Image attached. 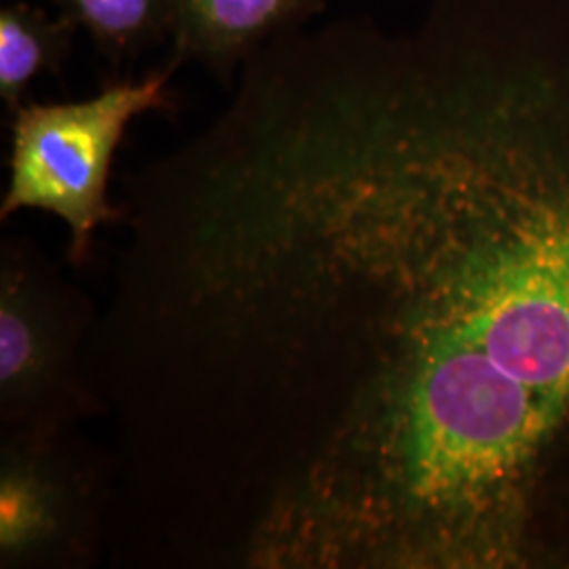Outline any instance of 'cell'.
Here are the masks:
<instances>
[{"instance_id":"cell-3","label":"cell","mask_w":569,"mask_h":569,"mask_svg":"<svg viewBox=\"0 0 569 569\" xmlns=\"http://www.w3.org/2000/svg\"><path fill=\"white\" fill-rule=\"evenodd\" d=\"M0 399L13 435L60 437L93 403L82 371L91 315L42 260L16 247L2 258Z\"/></svg>"},{"instance_id":"cell-2","label":"cell","mask_w":569,"mask_h":569,"mask_svg":"<svg viewBox=\"0 0 569 569\" xmlns=\"http://www.w3.org/2000/svg\"><path fill=\"white\" fill-rule=\"evenodd\" d=\"M178 61L81 102L23 103L13 121L2 220L20 209L58 216L70 228V260L84 262L96 230L121 218L108 201V182L122 136L136 117L167 103V81Z\"/></svg>"},{"instance_id":"cell-6","label":"cell","mask_w":569,"mask_h":569,"mask_svg":"<svg viewBox=\"0 0 569 569\" xmlns=\"http://www.w3.org/2000/svg\"><path fill=\"white\" fill-rule=\"evenodd\" d=\"M77 26L34 4L13 2L0 11V98L13 112L44 72H60Z\"/></svg>"},{"instance_id":"cell-5","label":"cell","mask_w":569,"mask_h":569,"mask_svg":"<svg viewBox=\"0 0 569 569\" xmlns=\"http://www.w3.org/2000/svg\"><path fill=\"white\" fill-rule=\"evenodd\" d=\"M331 0H171L176 58L226 70Z\"/></svg>"},{"instance_id":"cell-7","label":"cell","mask_w":569,"mask_h":569,"mask_svg":"<svg viewBox=\"0 0 569 569\" xmlns=\"http://www.w3.org/2000/svg\"><path fill=\"white\" fill-rule=\"evenodd\" d=\"M103 56L121 61L173 32L171 0H53Z\"/></svg>"},{"instance_id":"cell-1","label":"cell","mask_w":569,"mask_h":569,"mask_svg":"<svg viewBox=\"0 0 569 569\" xmlns=\"http://www.w3.org/2000/svg\"><path fill=\"white\" fill-rule=\"evenodd\" d=\"M481 100L430 89L327 188L293 262L306 350L363 388L467 350L569 403V178L515 164Z\"/></svg>"},{"instance_id":"cell-4","label":"cell","mask_w":569,"mask_h":569,"mask_svg":"<svg viewBox=\"0 0 569 569\" xmlns=\"http://www.w3.org/2000/svg\"><path fill=\"white\" fill-rule=\"evenodd\" d=\"M4 449L0 496L2 559H30L56 550L74 519L77 493L63 483L60 437L13 435Z\"/></svg>"}]
</instances>
